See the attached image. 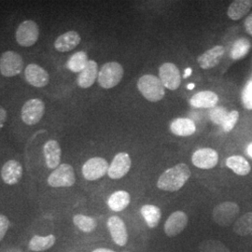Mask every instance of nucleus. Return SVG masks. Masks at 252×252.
I'll return each mask as SVG.
<instances>
[{"label":"nucleus","mask_w":252,"mask_h":252,"mask_svg":"<svg viewBox=\"0 0 252 252\" xmlns=\"http://www.w3.org/2000/svg\"><path fill=\"white\" fill-rule=\"evenodd\" d=\"M140 212L149 228L153 229L158 226L162 218V211L159 207L153 205H145L141 207Z\"/></svg>","instance_id":"obj_27"},{"label":"nucleus","mask_w":252,"mask_h":252,"mask_svg":"<svg viewBox=\"0 0 252 252\" xmlns=\"http://www.w3.org/2000/svg\"><path fill=\"white\" fill-rule=\"evenodd\" d=\"M251 43L247 38H240L234 42L232 47L230 56L234 60H238L245 57L247 54L250 52Z\"/></svg>","instance_id":"obj_31"},{"label":"nucleus","mask_w":252,"mask_h":252,"mask_svg":"<svg viewBox=\"0 0 252 252\" xmlns=\"http://www.w3.org/2000/svg\"><path fill=\"white\" fill-rule=\"evenodd\" d=\"M245 29L249 35L252 36V12L245 20Z\"/></svg>","instance_id":"obj_37"},{"label":"nucleus","mask_w":252,"mask_h":252,"mask_svg":"<svg viewBox=\"0 0 252 252\" xmlns=\"http://www.w3.org/2000/svg\"><path fill=\"white\" fill-rule=\"evenodd\" d=\"M170 131L179 136H189L196 132V126L189 118H177L170 124Z\"/></svg>","instance_id":"obj_22"},{"label":"nucleus","mask_w":252,"mask_h":252,"mask_svg":"<svg viewBox=\"0 0 252 252\" xmlns=\"http://www.w3.org/2000/svg\"><path fill=\"white\" fill-rule=\"evenodd\" d=\"M219 102V96L214 92L203 91L192 95L189 100V104L196 108H215Z\"/></svg>","instance_id":"obj_21"},{"label":"nucleus","mask_w":252,"mask_h":252,"mask_svg":"<svg viewBox=\"0 0 252 252\" xmlns=\"http://www.w3.org/2000/svg\"><path fill=\"white\" fill-rule=\"evenodd\" d=\"M56 241V237L54 234H49L47 236L34 235L29 241L28 248L31 252H45L47 250L54 247Z\"/></svg>","instance_id":"obj_26"},{"label":"nucleus","mask_w":252,"mask_h":252,"mask_svg":"<svg viewBox=\"0 0 252 252\" xmlns=\"http://www.w3.org/2000/svg\"><path fill=\"white\" fill-rule=\"evenodd\" d=\"M9 227V219L5 215L0 214V242L3 240L7 234Z\"/></svg>","instance_id":"obj_36"},{"label":"nucleus","mask_w":252,"mask_h":252,"mask_svg":"<svg viewBox=\"0 0 252 252\" xmlns=\"http://www.w3.org/2000/svg\"><path fill=\"white\" fill-rule=\"evenodd\" d=\"M27 82L34 87H44L50 81V75L43 67L36 63H29L25 69Z\"/></svg>","instance_id":"obj_15"},{"label":"nucleus","mask_w":252,"mask_h":252,"mask_svg":"<svg viewBox=\"0 0 252 252\" xmlns=\"http://www.w3.org/2000/svg\"><path fill=\"white\" fill-rule=\"evenodd\" d=\"M188 225V216L183 211L173 212L164 223V233L168 237H175L181 234Z\"/></svg>","instance_id":"obj_13"},{"label":"nucleus","mask_w":252,"mask_h":252,"mask_svg":"<svg viewBox=\"0 0 252 252\" xmlns=\"http://www.w3.org/2000/svg\"><path fill=\"white\" fill-rule=\"evenodd\" d=\"M226 165L238 176H247L252 171L251 163L240 155H233L227 158Z\"/></svg>","instance_id":"obj_24"},{"label":"nucleus","mask_w":252,"mask_h":252,"mask_svg":"<svg viewBox=\"0 0 252 252\" xmlns=\"http://www.w3.org/2000/svg\"><path fill=\"white\" fill-rule=\"evenodd\" d=\"M240 212V207L234 202H224L218 205L213 209V220L219 225L230 226L235 221Z\"/></svg>","instance_id":"obj_6"},{"label":"nucleus","mask_w":252,"mask_h":252,"mask_svg":"<svg viewBox=\"0 0 252 252\" xmlns=\"http://www.w3.org/2000/svg\"><path fill=\"white\" fill-rule=\"evenodd\" d=\"M39 36V27L33 20H26L20 24L15 37L19 45L22 47H31L36 44Z\"/></svg>","instance_id":"obj_7"},{"label":"nucleus","mask_w":252,"mask_h":252,"mask_svg":"<svg viewBox=\"0 0 252 252\" xmlns=\"http://www.w3.org/2000/svg\"><path fill=\"white\" fill-rule=\"evenodd\" d=\"M47 181L53 188L71 187L76 182L74 168L68 163H62L52 172Z\"/></svg>","instance_id":"obj_4"},{"label":"nucleus","mask_w":252,"mask_h":252,"mask_svg":"<svg viewBox=\"0 0 252 252\" xmlns=\"http://www.w3.org/2000/svg\"><path fill=\"white\" fill-rule=\"evenodd\" d=\"M24 60L22 56L13 51H7L0 56V73L7 78L14 77L22 72Z\"/></svg>","instance_id":"obj_5"},{"label":"nucleus","mask_w":252,"mask_h":252,"mask_svg":"<svg viewBox=\"0 0 252 252\" xmlns=\"http://www.w3.org/2000/svg\"><path fill=\"white\" fill-rule=\"evenodd\" d=\"M125 75L124 67L117 62L106 63L98 72L97 81L100 86L104 89H111L123 80Z\"/></svg>","instance_id":"obj_3"},{"label":"nucleus","mask_w":252,"mask_h":252,"mask_svg":"<svg viewBox=\"0 0 252 252\" xmlns=\"http://www.w3.org/2000/svg\"><path fill=\"white\" fill-rule=\"evenodd\" d=\"M23 177V166L16 160H9L1 168V178L7 185H15Z\"/></svg>","instance_id":"obj_17"},{"label":"nucleus","mask_w":252,"mask_h":252,"mask_svg":"<svg viewBox=\"0 0 252 252\" xmlns=\"http://www.w3.org/2000/svg\"><path fill=\"white\" fill-rule=\"evenodd\" d=\"M131 196L126 190H117L108 199V206L114 212H121L130 205Z\"/></svg>","instance_id":"obj_25"},{"label":"nucleus","mask_w":252,"mask_h":252,"mask_svg":"<svg viewBox=\"0 0 252 252\" xmlns=\"http://www.w3.org/2000/svg\"><path fill=\"white\" fill-rule=\"evenodd\" d=\"M6 121H7V111L5 108L0 106V131L3 128Z\"/></svg>","instance_id":"obj_38"},{"label":"nucleus","mask_w":252,"mask_h":252,"mask_svg":"<svg viewBox=\"0 0 252 252\" xmlns=\"http://www.w3.org/2000/svg\"><path fill=\"white\" fill-rule=\"evenodd\" d=\"M223 244L215 241V240H207L200 245L201 252H217V250L220 249Z\"/></svg>","instance_id":"obj_34"},{"label":"nucleus","mask_w":252,"mask_h":252,"mask_svg":"<svg viewBox=\"0 0 252 252\" xmlns=\"http://www.w3.org/2000/svg\"><path fill=\"white\" fill-rule=\"evenodd\" d=\"M252 8V0H235L229 6L227 15L233 21H238L246 16Z\"/></svg>","instance_id":"obj_23"},{"label":"nucleus","mask_w":252,"mask_h":252,"mask_svg":"<svg viewBox=\"0 0 252 252\" xmlns=\"http://www.w3.org/2000/svg\"><path fill=\"white\" fill-rule=\"evenodd\" d=\"M137 88L146 99L158 102L164 97L165 91L161 80L154 75H144L137 81Z\"/></svg>","instance_id":"obj_2"},{"label":"nucleus","mask_w":252,"mask_h":252,"mask_svg":"<svg viewBox=\"0 0 252 252\" xmlns=\"http://www.w3.org/2000/svg\"><path fill=\"white\" fill-rule=\"evenodd\" d=\"M234 232L240 236H247L252 233V212H248L235 220Z\"/></svg>","instance_id":"obj_29"},{"label":"nucleus","mask_w":252,"mask_h":252,"mask_svg":"<svg viewBox=\"0 0 252 252\" xmlns=\"http://www.w3.org/2000/svg\"><path fill=\"white\" fill-rule=\"evenodd\" d=\"M229 112L227 111V109L223 107H215L212 108L209 116L210 120L215 124V125H220L222 126V124L224 123L226 117L228 116Z\"/></svg>","instance_id":"obj_32"},{"label":"nucleus","mask_w":252,"mask_h":252,"mask_svg":"<svg viewBox=\"0 0 252 252\" xmlns=\"http://www.w3.org/2000/svg\"><path fill=\"white\" fill-rule=\"evenodd\" d=\"M189 177V166L180 162L162 173L157 181V187L165 191H177L186 184Z\"/></svg>","instance_id":"obj_1"},{"label":"nucleus","mask_w":252,"mask_h":252,"mask_svg":"<svg viewBox=\"0 0 252 252\" xmlns=\"http://www.w3.org/2000/svg\"><path fill=\"white\" fill-rule=\"evenodd\" d=\"M224 54L225 48L223 46H215L199 56L197 59L199 66L202 69L213 68L220 63Z\"/></svg>","instance_id":"obj_16"},{"label":"nucleus","mask_w":252,"mask_h":252,"mask_svg":"<svg viewBox=\"0 0 252 252\" xmlns=\"http://www.w3.org/2000/svg\"><path fill=\"white\" fill-rule=\"evenodd\" d=\"M73 222L81 232L87 234L94 232L97 227V221L95 219L82 214H77L73 217Z\"/></svg>","instance_id":"obj_30"},{"label":"nucleus","mask_w":252,"mask_h":252,"mask_svg":"<svg viewBox=\"0 0 252 252\" xmlns=\"http://www.w3.org/2000/svg\"><path fill=\"white\" fill-rule=\"evenodd\" d=\"M159 79L168 90H177L181 84L180 69L173 63H162L159 68Z\"/></svg>","instance_id":"obj_10"},{"label":"nucleus","mask_w":252,"mask_h":252,"mask_svg":"<svg viewBox=\"0 0 252 252\" xmlns=\"http://www.w3.org/2000/svg\"><path fill=\"white\" fill-rule=\"evenodd\" d=\"M43 153L46 165L50 169H55L60 165L62 151L59 143L56 140L47 141L43 147Z\"/></svg>","instance_id":"obj_18"},{"label":"nucleus","mask_w":252,"mask_h":252,"mask_svg":"<svg viewBox=\"0 0 252 252\" xmlns=\"http://www.w3.org/2000/svg\"><path fill=\"white\" fill-rule=\"evenodd\" d=\"M98 72L99 71H98L97 63L94 60H89L86 67L79 74V77L77 80L78 85L83 89L90 88L98 78Z\"/></svg>","instance_id":"obj_20"},{"label":"nucleus","mask_w":252,"mask_h":252,"mask_svg":"<svg viewBox=\"0 0 252 252\" xmlns=\"http://www.w3.org/2000/svg\"><path fill=\"white\" fill-rule=\"evenodd\" d=\"M239 119V112L237 110H233L229 112L228 116L226 117L224 123L222 124V128L225 132H231L236 125L237 121Z\"/></svg>","instance_id":"obj_33"},{"label":"nucleus","mask_w":252,"mask_h":252,"mask_svg":"<svg viewBox=\"0 0 252 252\" xmlns=\"http://www.w3.org/2000/svg\"><path fill=\"white\" fill-rule=\"evenodd\" d=\"M107 226L113 242L120 247L126 246L128 241V233L125 221L120 217L111 216L107 221Z\"/></svg>","instance_id":"obj_14"},{"label":"nucleus","mask_w":252,"mask_h":252,"mask_svg":"<svg viewBox=\"0 0 252 252\" xmlns=\"http://www.w3.org/2000/svg\"><path fill=\"white\" fill-rule=\"evenodd\" d=\"M248 153H249V155L252 157V144H251V146L249 147V149H248Z\"/></svg>","instance_id":"obj_40"},{"label":"nucleus","mask_w":252,"mask_h":252,"mask_svg":"<svg viewBox=\"0 0 252 252\" xmlns=\"http://www.w3.org/2000/svg\"><path fill=\"white\" fill-rule=\"evenodd\" d=\"M81 37L76 31H68L58 36L54 41V48L60 53H67L72 51L81 43Z\"/></svg>","instance_id":"obj_19"},{"label":"nucleus","mask_w":252,"mask_h":252,"mask_svg":"<svg viewBox=\"0 0 252 252\" xmlns=\"http://www.w3.org/2000/svg\"><path fill=\"white\" fill-rule=\"evenodd\" d=\"M93 252H115L112 250H109V249H105V248H99V249H96L94 250Z\"/></svg>","instance_id":"obj_39"},{"label":"nucleus","mask_w":252,"mask_h":252,"mask_svg":"<svg viewBox=\"0 0 252 252\" xmlns=\"http://www.w3.org/2000/svg\"><path fill=\"white\" fill-rule=\"evenodd\" d=\"M108 161L101 157H94L84 162L81 171L85 180L89 181L97 180L103 178L108 171Z\"/></svg>","instance_id":"obj_9"},{"label":"nucleus","mask_w":252,"mask_h":252,"mask_svg":"<svg viewBox=\"0 0 252 252\" xmlns=\"http://www.w3.org/2000/svg\"><path fill=\"white\" fill-rule=\"evenodd\" d=\"M132 165L130 155L127 153H119L113 158L108 168V177L112 180H120L129 172Z\"/></svg>","instance_id":"obj_12"},{"label":"nucleus","mask_w":252,"mask_h":252,"mask_svg":"<svg viewBox=\"0 0 252 252\" xmlns=\"http://www.w3.org/2000/svg\"><path fill=\"white\" fill-rule=\"evenodd\" d=\"M191 162L200 169H211L219 162V153L211 148L199 149L192 154Z\"/></svg>","instance_id":"obj_11"},{"label":"nucleus","mask_w":252,"mask_h":252,"mask_svg":"<svg viewBox=\"0 0 252 252\" xmlns=\"http://www.w3.org/2000/svg\"><path fill=\"white\" fill-rule=\"evenodd\" d=\"M244 106L248 109H252V81L249 82L242 94Z\"/></svg>","instance_id":"obj_35"},{"label":"nucleus","mask_w":252,"mask_h":252,"mask_svg":"<svg viewBox=\"0 0 252 252\" xmlns=\"http://www.w3.org/2000/svg\"><path fill=\"white\" fill-rule=\"evenodd\" d=\"M45 104L41 99L34 98L27 101L21 110L23 122L27 126H35L44 116Z\"/></svg>","instance_id":"obj_8"},{"label":"nucleus","mask_w":252,"mask_h":252,"mask_svg":"<svg viewBox=\"0 0 252 252\" xmlns=\"http://www.w3.org/2000/svg\"><path fill=\"white\" fill-rule=\"evenodd\" d=\"M89 62L88 55L85 52H78L69 57L66 62V67L74 73H81Z\"/></svg>","instance_id":"obj_28"}]
</instances>
